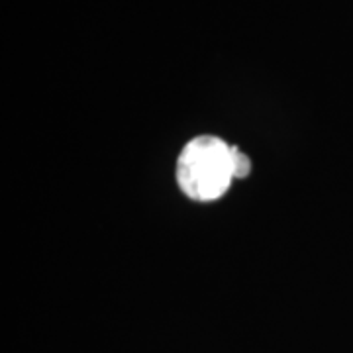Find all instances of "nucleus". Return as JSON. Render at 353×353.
Masks as SVG:
<instances>
[{"label":"nucleus","mask_w":353,"mask_h":353,"mask_svg":"<svg viewBox=\"0 0 353 353\" xmlns=\"http://www.w3.org/2000/svg\"><path fill=\"white\" fill-rule=\"evenodd\" d=\"M232 179V148L220 138H194L179 155L176 181L192 201L220 199L230 189Z\"/></svg>","instance_id":"obj_1"},{"label":"nucleus","mask_w":353,"mask_h":353,"mask_svg":"<svg viewBox=\"0 0 353 353\" xmlns=\"http://www.w3.org/2000/svg\"><path fill=\"white\" fill-rule=\"evenodd\" d=\"M252 171V161L245 153H241L238 148H232V173L234 179H243Z\"/></svg>","instance_id":"obj_2"}]
</instances>
